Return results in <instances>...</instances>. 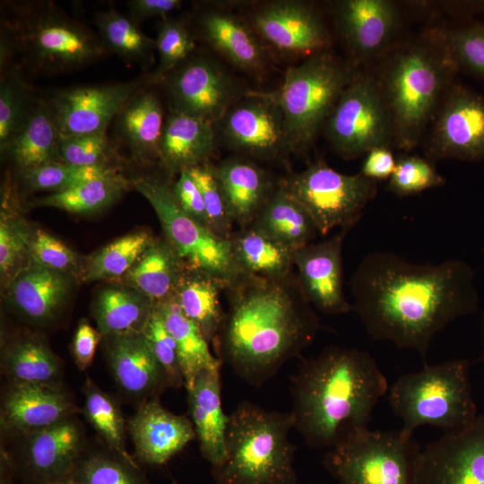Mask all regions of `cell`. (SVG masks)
<instances>
[{
    "mask_svg": "<svg viewBox=\"0 0 484 484\" xmlns=\"http://www.w3.org/2000/svg\"><path fill=\"white\" fill-rule=\"evenodd\" d=\"M349 229L333 237L310 243L294 252V266L301 290L316 309L326 315L352 311L344 296L342 281V243Z\"/></svg>",
    "mask_w": 484,
    "mask_h": 484,
    "instance_id": "obj_21",
    "label": "cell"
},
{
    "mask_svg": "<svg viewBox=\"0 0 484 484\" xmlns=\"http://www.w3.org/2000/svg\"><path fill=\"white\" fill-rule=\"evenodd\" d=\"M95 23L105 49L142 66L152 63L155 40L145 35L134 19L109 9L97 13Z\"/></svg>",
    "mask_w": 484,
    "mask_h": 484,
    "instance_id": "obj_39",
    "label": "cell"
},
{
    "mask_svg": "<svg viewBox=\"0 0 484 484\" xmlns=\"http://www.w3.org/2000/svg\"><path fill=\"white\" fill-rule=\"evenodd\" d=\"M134 186L153 208L167 241L186 268L219 279L228 287L245 274L234 258L229 239L186 214L166 183L142 177Z\"/></svg>",
    "mask_w": 484,
    "mask_h": 484,
    "instance_id": "obj_9",
    "label": "cell"
},
{
    "mask_svg": "<svg viewBox=\"0 0 484 484\" xmlns=\"http://www.w3.org/2000/svg\"><path fill=\"white\" fill-rule=\"evenodd\" d=\"M117 172L113 166L82 167L56 161L22 171V174L30 189L56 193Z\"/></svg>",
    "mask_w": 484,
    "mask_h": 484,
    "instance_id": "obj_44",
    "label": "cell"
},
{
    "mask_svg": "<svg viewBox=\"0 0 484 484\" xmlns=\"http://www.w3.org/2000/svg\"><path fill=\"white\" fill-rule=\"evenodd\" d=\"M138 459L162 465L196 438L191 419L167 411L159 399L140 404L127 425Z\"/></svg>",
    "mask_w": 484,
    "mask_h": 484,
    "instance_id": "obj_24",
    "label": "cell"
},
{
    "mask_svg": "<svg viewBox=\"0 0 484 484\" xmlns=\"http://www.w3.org/2000/svg\"><path fill=\"white\" fill-rule=\"evenodd\" d=\"M68 287L66 274L30 260L11 280L8 298L24 318L32 323L46 324L59 313Z\"/></svg>",
    "mask_w": 484,
    "mask_h": 484,
    "instance_id": "obj_27",
    "label": "cell"
},
{
    "mask_svg": "<svg viewBox=\"0 0 484 484\" xmlns=\"http://www.w3.org/2000/svg\"><path fill=\"white\" fill-rule=\"evenodd\" d=\"M359 70L327 50L289 67L281 86L265 92L279 108L291 152H306Z\"/></svg>",
    "mask_w": 484,
    "mask_h": 484,
    "instance_id": "obj_7",
    "label": "cell"
},
{
    "mask_svg": "<svg viewBox=\"0 0 484 484\" xmlns=\"http://www.w3.org/2000/svg\"><path fill=\"white\" fill-rule=\"evenodd\" d=\"M142 80L80 86L55 91L48 104L60 137L106 133L127 101L140 91Z\"/></svg>",
    "mask_w": 484,
    "mask_h": 484,
    "instance_id": "obj_19",
    "label": "cell"
},
{
    "mask_svg": "<svg viewBox=\"0 0 484 484\" xmlns=\"http://www.w3.org/2000/svg\"><path fill=\"white\" fill-rule=\"evenodd\" d=\"M413 484H484V414L420 448Z\"/></svg>",
    "mask_w": 484,
    "mask_h": 484,
    "instance_id": "obj_17",
    "label": "cell"
},
{
    "mask_svg": "<svg viewBox=\"0 0 484 484\" xmlns=\"http://www.w3.org/2000/svg\"><path fill=\"white\" fill-rule=\"evenodd\" d=\"M468 360L457 359L428 365L402 375L389 388L388 402L412 436L421 426L453 432L478 417Z\"/></svg>",
    "mask_w": 484,
    "mask_h": 484,
    "instance_id": "obj_6",
    "label": "cell"
},
{
    "mask_svg": "<svg viewBox=\"0 0 484 484\" xmlns=\"http://www.w3.org/2000/svg\"><path fill=\"white\" fill-rule=\"evenodd\" d=\"M333 19L355 66L381 58L400 27L396 4L388 0H343L333 4Z\"/></svg>",
    "mask_w": 484,
    "mask_h": 484,
    "instance_id": "obj_20",
    "label": "cell"
},
{
    "mask_svg": "<svg viewBox=\"0 0 484 484\" xmlns=\"http://www.w3.org/2000/svg\"><path fill=\"white\" fill-rule=\"evenodd\" d=\"M160 82H164L170 110L215 125L246 93L213 60L189 57Z\"/></svg>",
    "mask_w": 484,
    "mask_h": 484,
    "instance_id": "obj_14",
    "label": "cell"
},
{
    "mask_svg": "<svg viewBox=\"0 0 484 484\" xmlns=\"http://www.w3.org/2000/svg\"><path fill=\"white\" fill-rule=\"evenodd\" d=\"M250 226L294 252L312 243L318 233L310 214L281 181Z\"/></svg>",
    "mask_w": 484,
    "mask_h": 484,
    "instance_id": "obj_30",
    "label": "cell"
},
{
    "mask_svg": "<svg viewBox=\"0 0 484 484\" xmlns=\"http://www.w3.org/2000/svg\"><path fill=\"white\" fill-rule=\"evenodd\" d=\"M154 307L177 343L186 389L193 385L202 371L220 369L222 363L212 353L210 341L199 326L184 315L174 296Z\"/></svg>",
    "mask_w": 484,
    "mask_h": 484,
    "instance_id": "obj_34",
    "label": "cell"
},
{
    "mask_svg": "<svg viewBox=\"0 0 484 484\" xmlns=\"http://www.w3.org/2000/svg\"><path fill=\"white\" fill-rule=\"evenodd\" d=\"M395 164L396 160L390 148H375L366 154L360 173L376 182L389 179L393 173Z\"/></svg>",
    "mask_w": 484,
    "mask_h": 484,
    "instance_id": "obj_56",
    "label": "cell"
},
{
    "mask_svg": "<svg viewBox=\"0 0 484 484\" xmlns=\"http://www.w3.org/2000/svg\"><path fill=\"white\" fill-rule=\"evenodd\" d=\"M375 74L393 129V146L411 151L422 139L458 68L438 30L393 46Z\"/></svg>",
    "mask_w": 484,
    "mask_h": 484,
    "instance_id": "obj_4",
    "label": "cell"
},
{
    "mask_svg": "<svg viewBox=\"0 0 484 484\" xmlns=\"http://www.w3.org/2000/svg\"><path fill=\"white\" fill-rule=\"evenodd\" d=\"M5 23L13 47L39 72L74 70L105 52L99 39L48 2L23 4Z\"/></svg>",
    "mask_w": 484,
    "mask_h": 484,
    "instance_id": "obj_8",
    "label": "cell"
},
{
    "mask_svg": "<svg viewBox=\"0 0 484 484\" xmlns=\"http://www.w3.org/2000/svg\"><path fill=\"white\" fill-rule=\"evenodd\" d=\"M334 151L354 159L393 146L390 115L375 74L359 71L346 86L324 125Z\"/></svg>",
    "mask_w": 484,
    "mask_h": 484,
    "instance_id": "obj_12",
    "label": "cell"
},
{
    "mask_svg": "<svg viewBox=\"0 0 484 484\" xmlns=\"http://www.w3.org/2000/svg\"><path fill=\"white\" fill-rule=\"evenodd\" d=\"M103 335L85 319H82L74 332L72 352L80 370L83 371L92 362L96 349Z\"/></svg>",
    "mask_w": 484,
    "mask_h": 484,
    "instance_id": "obj_55",
    "label": "cell"
},
{
    "mask_svg": "<svg viewBox=\"0 0 484 484\" xmlns=\"http://www.w3.org/2000/svg\"><path fill=\"white\" fill-rule=\"evenodd\" d=\"M184 268L168 241L153 240L125 277L131 288L144 295L155 307L174 296Z\"/></svg>",
    "mask_w": 484,
    "mask_h": 484,
    "instance_id": "obj_35",
    "label": "cell"
},
{
    "mask_svg": "<svg viewBox=\"0 0 484 484\" xmlns=\"http://www.w3.org/2000/svg\"><path fill=\"white\" fill-rule=\"evenodd\" d=\"M29 255L31 261L66 275L74 272L79 265L78 256L72 249L40 229L30 230Z\"/></svg>",
    "mask_w": 484,
    "mask_h": 484,
    "instance_id": "obj_52",
    "label": "cell"
},
{
    "mask_svg": "<svg viewBox=\"0 0 484 484\" xmlns=\"http://www.w3.org/2000/svg\"><path fill=\"white\" fill-rule=\"evenodd\" d=\"M143 333L164 370L169 387L178 389L185 386L177 343L155 307Z\"/></svg>",
    "mask_w": 484,
    "mask_h": 484,
    "instance_id": "obj_51",
    "label": "cell"
},
{
    "mask_svg": "<svg viewBox=\"0 0 484 484\" xmlns=\"http://www.w3.org/2000/svg\"><path fill=\"white\" fill-rule=\"evenodd\" d=\"M60 135L48 102L37 100L22 129L1 150L22 170L60 161Z\"/></svg>",
    "mask_w": 484,
    "mask_h": 484,
    "instance_id": "obj_32",
    "label": "cell"
},
{
    "mask_svg": "<svg viewBox=\"0 0 484 484\" xmlns=\"http://www.w3.org/2000/svg\"><path fill=\"white\" fill-rule=\"evenodd\" d=\"M198 22L203 39L232 65L251 74L264 71L266 49L248 21L227 8L212 7L203 11Z\"/></svg>",
    "mask_w": 484,
    "mask_h": 484,
    "instance_id": "obj_25",
    "label": "cell"
},
{
    "mask_svg": "<svg viewBox=\"0 0 484 484\" xmlns=\"http://www.w3.org/2000/svg\"><path fill=\"white\" fill-rule=\"evenodd\" d=\"M154 308L133 288H104L95 300L93 315L103 337L143 332Z\"/></svg>",
    "mask_w": 484,
    "mask_h": 484,
    "instance_id": "obj_38",
    "label": "cell"
},
{
    "mask_svg": "<svg viewBox=\"0 0 484 484\" xmlns=\"http://www.w3.org/2000/svg\"><path fill=\"white\" fill-rule=\"evenodd\" d=\"M227 287L219 279L185 267L174 292L181 311L210 342L216 338L225 317L220 296Z\"/></svg>",
    "mask_w": 484,
    "mask_h": 484,
    "instance_id": "obj_33",
    "label": "cell"
},
{
    "mask_svg": "<svg viewBox=\"0 0 484 484\" xmlns=\"http://www.w3.org/2000/svg\"><path fill=\"white\" fill-rule=\"evenodd\" d=\"M200 189L210 229L229 239L232 224L216 173V167L205 162L186 169Z\"/></svg>",
    "mask_w": 484,
    "mask_h": 484,
    "instance_id": "obj_49",
    "label": "cell"
},
{
    "mask_svg": "<svg viewBox=\"0 0 484 484\" xmlns=\"http://www.w3.org/2000/svg\"><path fill=\"white\" fill-rule=\"evenodd\" d=\"M431 159L484 160V95L451 84L434 117L426 145Z\"/></svg>",
    "mask_w": 484,
    "mask_h": 484,
    "instance_id": "obj_15",
    "label": "cell"
},
{
    "mask_svg": "<svg viewBox=\"0 0 484 484\" xmlns=\"http://www.w3.org/2000/svg\"><path fill=\"white\" fill-rule=\"evenodd\" d=\"M228 290L229 309L212 341L222 365L260 387L299 357L320 330L297 278L245 273Z\"/></svg>",
    "mask_w": 484,
    "mask_h": 484,
    "instance_id": "obj_2",
    "label": "cell"
},
{
    "mask_svg": "<svg viewBox=\"0 0 484 484\" xmlns=\"http://www.w3.org/2000/svg\"><path fill=\"white\" fill-rule=\"evenodd\" d=\"M0 484H16L7 458L3 453L0 459Z\"/></svg>",
    "mask_w": 484,
    "mask_h": 484,
    "instance_id": "obj_58",
    "label": "cell"
},
{
    "mask_svg": "<svg viewBox=\"0 0 484 484\" xmlns=\"http://www.w3.org/2000/svg\"><path fill=\"white\" fill-rule=\"evenodd\" d=\"M155 43L159 65L153 79L160 82L188 59L195 48L194 39L186 26L175 19L166 18L160 22Z\"/></svg>",
    "mask_w": 484,
    "mask_h": 484,
    "instance_id": "obj_47",
    "label": "cell"
},
{
    "mask_svg": "<svg viewBox=\"0 0 484 484\" xmlns=\"http://www.w3.org/2000/svg\"><path fill=\"white\" fill-rule=\"evenodd\" d=\"M292 428L290 412L239 403L229 414L223 459L212 466L215 484H297Z\"/></svg>",
    "mask_w": 484,
    "mask_h": 484,
    "instance_id": "obj_5",
    "label": "cell"
},
{
    "mask_svg": "<svg viewBox=\"0 0 484 484\" xmlns=\"http://www.w3.org/2000/svg\"><path fill=\"white\" fill-rule=\"evenodd\" d=\"M171 192L178 206L186 214L210 229L200 189L186 169L178 174Z\"/></svg>",
    "mask_w": 484,
    "mask_h": 484,
    "instance_id": "obj_54",
    "label": "cell"
},
{
    "mask_svg": "<svg viewBox=\"0 0 484 484\" xmlns=\"http://www.w3.org/2000/svg\"><path fill=\"white\" fill-rule=\"evenodd\" d=\"M444 184L445 178L429 160L416 155H402L396 160L387 189L398 196H407Z\"/></svg>",
    "mask_w": 484,
    "mask_h": 484,
    "instance_id": "obj_48",
    "label": "cell"
},
{
    "mask_svg": "<svg viewBox=\"0 0 484 484\" xmlns=\"http://www.w3.org/2000/svg\"><path fill=\"white\" fill-rule=\"evenodd\" d=\"M419 450L402 429H367L328 449L323 464L337 484H413Z\"/></svg>",
    "mask_w": 484,
    "mask_h": 484,
    "instance_id": "obj_10",
    "label": "cell"
},
{
    "mask_svg": "<svg viewBox=\"0 0 484 484\" xmlns=\"http://www.w3.org/2000/svg\"><path fill=\"white\" fill-rule=\"evenodd\" d=\"M131 18L136 22L149 18H164L182 4L180 0H131L126 3Z\"/></svg>",
    "mask_w": 484,
    "mask_h": 484,
    "instance_id": "obj_57",
    "label": "cell"
},
{
    "mask_svg": "<svg viewBox=\"0 0 484 484\" xmlns=\"http://www.w3.org/2000/svg\"><path fill=\"white\" fill-rule=\"evenodd\" d=\"M234 258L247 274L283 279L291 275L294 251L266 234L252 228H243L229 238Z\"/></svg>",
    "mask_w": 484,
    "mask_h": 484,
    "instance_id": "obj_37",
    "label": "cell"
},
{
    "mask_svg": "<svg viewBox=\"0 0 484 484\" xmlns=\"http://www.w3.org/2000/svg\"><path fill=\"white\" fill-rule=\"evenodd\" d=\"M104 338L110 372L125 395L142 404L159 399L169 387L167 376L143 332Z\"/></svg>",
    "mask_w": 484,
    "mask_h": 484,
    "instance_id": "obj_23",
    "label": "cell"
},
{
    "mask_svg": "<svg viewBox=\"0 0 484 484\" xmlns=\"http://www.w3.org/2000/svg\"><path fill=\"white\" fill-rule=\"evenodd\" d=\"M48 484H78L71 476L66 477L53 482H49Z\"/></svg>",
    "mask_w": 484,
    "mask_h": 484,
    "instance_id": "obj_60",
    "label": "cell"
},
{
    "mask_svg": "<svg viewBox=\"0 0 484 484\" xmlns=\"http://www.w3.org/2000/svg\"><path fill=\"white\" fill-rule=\"evenodd\" d=\"M186 391L201 454L214 466L223 459L229 423L221 402L220 369L202 371Z\"/></svg>",
    "mask_w": 484,
    "mask_h": 484,
    "instance_id": "obj_26",
    "label": "cell"
},
{
    "mask_svg": "<svg viewBox=\"0 0 484 484\" xmlns=\"http://www.w3.org/2000/svg\"><path fill=\"white\" fill-rule=\"evenodd\" d=\"M458 70L484 80V22L438 30Z\"/></svg>",
    "mask_w": 484,
    "mask_h": 484,
    "instance_id": "obj_45",
    "label": "cell"
},
{
    "mask_svg": "<svg viewBox=\"0 0 484 484\" xmlns=\"http://www.w3.org/2000/svg\"><path fill=\"white\" fill-rule=\"evenodd\" d=\"M472 280V269L459 260L416 264L375 251L364 256L351 277L352 311L373 340L424 359L438 333L476 310Z\"/></svg>",
    "mask_w": 484,
    "mask_h": 484,
    "instance_id": "obj_1",
    "label": "cell"
},
{
    "mask_svg": "<svg viewBox=\"0 0 484 484\" xmlns=\"http://www.w3.org/2000/svg\"><path fill=\"white\" fill-rule=\"evenodd\" d=\"M28 230L19 221L2 213L0 221V272L4 279L19 272L24 255H29Z\"/></svg>",
    "mask_w": 484,
    "mask_h": 484,
    "instance_id": "obj_53",
    "label": "cell"
},
{
    "mask_svg": "<svg viewBox=\"0 0 484 484\" xmlns=\"http://www.w3.org/2000/svg\"><path fill=\"white\" fill-rule=\"evenodd\" d=\"M172 484H178V483L175 480H173Z\"/></svg>",
    "mask_w": 484,
    "mask_h": 484,
    "instance_id": "obj_61",
    "label": "cell"
},
{
    "mask_svg": "<svg viewBox=\"0 0 484 484\" xmlns=\"http://www.w3.org/2000/svg\"><path fill=\"white\" fill-rule=\"evenodd\" d=\"M293 428L314 449H331L365 432L388 391L365 350L332 346L305 359L291 377Z\"/></svg>",
    "mask_w": 484,
    "mask_h": 484,
    "instance_id": "obj_3",
    "label": "cell"
},
{
    "mask_svg": "<svg viewBox=\"0 0 484 484\" xmlns=\"http://www.w3.org/2000/svg\"><path fill=\"white\" fill-rule=\"evenodd\" d=\"M71 477L78 484H149L134 460L108 448L84 453Z\"/></svg>",
    "mask_w": 484,
    "mask_h": 484,
    "instance_id": "obj_41",
    "label": "cell"
},
{
    "mask_svg": "<svg viewBox=\"0 0 484 484\" xmlns=\"http://www.w3.org/2000/svg\"><path fill=\"white\" fill-rule=\"evenodd\" d=\"M153 239L145 231L124 236L99 250L86 267V281L111 280L125 275Z\"/></svg>",
    "mask_w": 484,
    "mask_h": 484,
    "instance_id": "obj_43",
    "label": "cell"
},
{
    "mask_svg": "<svg viewBox=\"0 0 484 484\" xmlns=\"http://www.w3.org/2000/svg\"><path fill=\"white\" fill-rule=\"evenodd\" d=\"M60 161L74 166H112L115 148L106 133L60 137Z\"/></svg>",
    "mask_w": 484,
    "mask_h": 484,
    "instance_id": "obj_50",
    "label": "cell"
},
{
    "mask_svg": "<svg viewBox=\"0 0 484 484\" xmlns=\"http://www.w3.org/2000/svg\"><path fill=\"white\" fill-rule=\"evenodd\" d=\"M15 436L18 445L1 453L22 484H48L70 477L84 452V432L75 416Z\"/></svg>",
    "mask_w": 484,
    "mask_h": 484,
    "instance_id": "obj_13",
    "label": "cell"
},
{
    "mask_svg": "<svg viewBox=\"0 0 484 484\" xmlns=\"http://www.w3.org/2000/svg\"><path fill=\"white\" fill-rule=\"evenodd\" d=\"M215 167L231 220L243 228L250 226L274 190L270 177L240 157L226 159Z\"/></svg>",
    "mask_w": 484,
    "mask_h": 484,
    "instance_id": "obj_28",
    "label": "cell"
},
{
    "mask_svg": "<svg viewBox=\"0 0 484 484\" xmlns=\"http://www.w3.org/2000/svg\"><path fill=\"white\" fill-rule=\"evenodd\" d=\"M127 186V180L117 172L39 197L35 200L34 204L54 207L72 213L96 212L118 199Z\"/></svg>",
    "mask_w": 484,
    "mask_h": 484,
    "instance_id": "obj_40",
    "label": "cell"
},
{
    "mask_svg": "<svg viewBox=\"0 0 484 484\" xmlns=\"http://www.w3.org/2000/svg\"><path fill=\"white\" fill-rule=\"evenodd\" d=\"M78 412L62 384L8 382L2 393V429L13 436L52 426Z\"/></svg>",
    "mask_w": 484,
    "mask_h": 484,
    "instance_id": "obj_22",
    "label": "cell"
},
{
    "mask_svg": "<svg viewBox=\"0 0 484 484\" xmlns=\"http://www.w3.org/2000/svg\"><path fill=\"white\" fill-rule=\"evenodd\" d=\"M35 102L17 74L2 75L0 84V147L13 138L27 121Z\"/></svg>",
    "mask_w": 484,
    "mask_h": 484,
    "instance_id": "obj_46",
    "label": "cell"
},
{
    "mask_svg": "<svg viewBox=\"0 0 484 484\" xmlns=\"http://www.w3.org/2000/svg\"><path fill=\"white\" fill-rule=\"evenodd\" d=\"M216 147L214 125L205 120L170 110L165 119L159 158L169 173L209 162Z\"/></svg>",
    "mask_w": 484,
    "mask_h": 484,
    "instance_id": "obj_29",
    "label": "cell"
},
{
    "mask_svg": "<svg viewBox=\"0 0 484 484\" xmlns=\"http://www.w3.org/2000/svg\"><path fill=\"white\" fill-rule=\"evenodd\" d=\"M463 13H484V1H465L456 4Z\"/></svg>",
    "mask_w": 484,
    "mask_h": 484,
    "instance_id": "obj_59",
    "label": "cell"
},
{
    "mask_svg": "<svg viewBox=\"0 0 484 484\" xmlns=\"http://www.w3.org/2000/svg\"><path fill=\"white\" fill-rule=\"evenodd\" d=\"M1 367L8 382L62 384V361L37 336L24 335L8 342L2 350Z\"/></svg>",
    "mask_w": 484,
    "mask_h": 484,
    "instance_id": "obj_36",
    "label": "cell"
},
{
    "mask_svg": "<svg viewBox=\"0 0 484 484\" xmlns=\"http://www.w3.org/2000/svg\"><path fill=\"white\" fill-rule=\"evenodd\" d=\"M83 414L106 446L120 454L130 456L125 447V419L116 400L89 377L83 385Z\"/></svg>",
    "mask_w": 484,
    "mask_h": 484,
    "instance_id": "obj_42",
    "label": "cell"
},
{
    "mask_svg": "<svg viewBox=\"0 0 484 484\" xmlns=\"http://www.w3.org/2000/svg\"><path fill=\"white\" fill-rule=\"evenodd\" d=\"M249 23L264 46L283 55L309 56L327 50L330 33L315 6L305 1L277 0L258 4Z\"/></svg>",
    "mask_w": 484,
    "mask_h": 484,
    "instance_id": "obj_16",
    "label": "cell"
},
{
    "mask_svg": "<svg viewBox=\"0 0 484 484\" xmlns=\"http://www.w3.org/2000/svg\"><path fill=\"white\" fill-rule=\"evenodd\" d=\"M116 118L117 133L136 159L147 162L159 158L165 119L154 92L140 90Z\"/></svg>",
    "mask_w": 484,
    "mask_h": 484,
    "instance_id": "obj_31",
    "label": "cell"
},
{
    "mask_svg": "<svg viewBox=\"0 0 484 484\" xmlns=\"http://www.w3.org/2000/svg\"><path fill=\"white\" fill-rule=\"evenodd\" d=\"M231 149L262 160L291 152L281 113L265 92L248 91L216 124Z\"/></svg>",
    "mask_w": 484,
    "mask_h": 484,
    "instance_id": "obj_18",
    "label": "cell"
},
{
    "mask_svg": "<svg viewBox=\"0 0 484 484\" xmlns=\"http://www.w3.org/2000/svg\"><path fill=\"white\" fill-rule=\"evenodd\" d=\"M281 183L307 211L322 235L336 227L350 229L377 191L376 182L360 172L341 174L322 160L290 174Z\"/></svg>",
    "mask_w": 484,
    "mask_h": 484,
    "instance_id": "obj_11",
    "label": "cell"
}]
</instances>
